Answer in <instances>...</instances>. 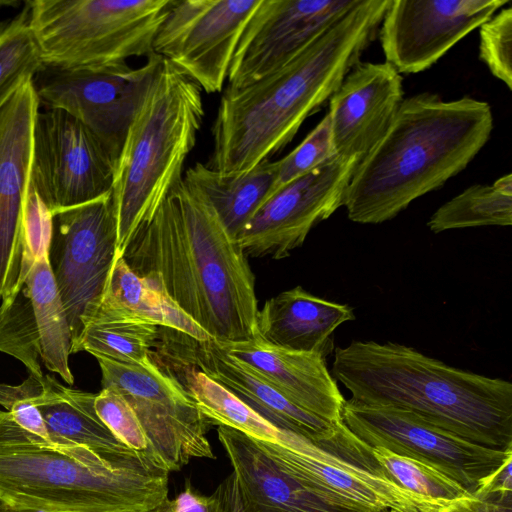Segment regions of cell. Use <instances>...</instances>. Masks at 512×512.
<instances>
[{"instance_id": "18", "label": "cell", "mask_w": 512, "mask_h": 512, "mask_svg": "<svg viewBox=\"0 0 512 512\" xmlns=\"http://www.w3.org/2000/svg\"><path fill=\"white\" fill-rule=\"evenodd\" d=\"M217 434L232 466L214 492L219 512H366L306 487L244 433L218 426Z\"/></svg>"}, {"instance_id": "2", "label": "cell", "mask_w": 512, "mask_h": 512, "mask_svg": "<svg viewBox=\"0 0 512 512\" xmlns=\"http://www.w3.org/2000/svg\"><path fill=\"white\" fill-rule=\"evenodd\" d=\"M389 1L361 0L280 69L244 88H226L206 165L244 172L283 149L360 62L378 35Z\"/></svg>"}, {"instance_id": "39", "label": "cell", "mask_w": 512, "mask_h": 512, "mask_svg": "<svg viewBox=\"0 0 512 512\" xmlns=\"http://www.w3.org/2000/svg\"><path fill=\"white\" fill-rule=\"evenodd\" d=\"M13 420L24 430L50 441L45 421L31 398H19L13 401L7 410Z\"/></svg>"}, {"instance_id": "31", "label": "cell", "mask_w": 512, "mask_h": 512, "mask_svg": "<svg viewBox=\"0 0 512 512\" xmlns=\"http://www.w3.org/2000/svg\"><path fill=\"white\" fill-rule=\"evenodd\" d=\"M369 447L389 476L417 495L446 506L473 496L456 480L430 464L398 455L380 446Z\"/></svg>"}, {"instance_id": "1", "label": "cell", "mask_w": 512, "mask_h": 512, "mask_svg": "<svg viewBox=\"0 0 512 512\" xmlns=\"http://www.w3.org/2000/svg\"><path fill=\"white\" fill-rule=\"evenodd\" d=\"M123 257L219 343L257 338L255 276L208 201L182 179L127 244Z\"/></svg>"}, {"instance_id": "5", "label": "cell", "mask_w": 512, "mask_h": 512, "mask_svg": "<svg viewBox=\"0 0 512 512\" xmlns=\"http://www.w3.org/2000/svg\"><path fill=\"white\" fill-rule=\"evenodd\" d=\"M169 473L143 454L47 441L0 411V501L11 510L149 512L168 496Z\"/></svg>"}, {"instance_id": "14", "label": "cell", "mask_w": 512, "mask_h": 512, "mask_svg": "<svg viewBox=\"0 0 512 512\" xmlns=\"http://www.w3.org/2000/svg\"><path fill=\"white\" fill-rule=\"evenodd\" d=\"M261 0H175L153 42L207 93L222 90L242 33Z\"/></svg>"}, {"instance_id": "36", "label": "cell", "mask_w": 512, "mask_h": 512, "mask_svg": "<svg viewBox=\"0 0 512 512\" xmlns=\"http://www.w3.org/2000/svg\"><path fill=\"white\" fill-rule=\"evenodd\" d=\"M23 258L21 284L36 259L49 250L52 235V214L29 185L23 210Z\"/></svg>"}, {"instance_id": "3", "label": "cell", "mask_w": 512, "mask_h": 512, "mask_svg": "<svg viewBox=\"0 0 512 512\" xmlns=\"http://www.w3.org/2000/svg\"><path fill=\"white\" fill-rule=\"evenodd\" d=\"M493 126L486 101H445L430 92L404 98L385 136L352 175L343 198L348 218L360 224L393 219L463 171Z\"/></svg>"}, {"instance_id": "15", "label": "cell", "mask_w": 512, "mask_h": 512, "mask_svg": "<svg viewBox=\"0 0 512 512\" xmlns=\"http://www.w3.org/2000/svg\"><path fill=\"white\" fill-rule=\"evenodd\" d=\"M361 158L335 155L278 188L243 228L237 242L245 255L280 260L302 246L311 229L343 206Z\"/></svg>"}, {"instance_id": "10", "label": "cell", "mask_w": 512, "mask_h": 512, "mask_svg": "<svg viewBox=\"0 0 512 512\" xmlns=\"http://www.w3.org/2000/svg\"><path fill=\"white\" fill-rule=\"evenodd\" d=\"M102 388L119 392L134 410L157 458L169 472L193 458L214 459L207 438L210 422L178 380L150 359L128 364L94 356Z\"/></svg>"}, {"instance_id": "19", "label": "cell", "mask_w": 512, "mask_h": 512, "mask_svg": "<svg viewBox=\"0 0 512 512\" xmlns=\"http://www.w3.org/2000/svg\"><path fill=\"white\" fill-rule=\"evenodd\" d=\"M40 104L33 80L0 108V298L18 293L23 258V210L32 151V130Z\"/></svg>"}, {"instance_id": "24", "label": "cell", "mask_w": 512, "mask_h": 512, "mask_svg": "<svg viewBox=\"0 0 512 512\" xmlns=\"http://www.w3.org/2000/svg\"><path fill=\"white\" fill-rule=\"evenodd\" d=\"M40 381L41 388L31 400L45 421L51 442L83 445L114 458L137 453L122 444L99 418L96 394L65 387L50 375Z\"/></svg>"}, {"instance_id": "30", "label": "cell", "mask_w": 512, "mask_h": 512, "mask_svg": "<svg viewBox=\"0 0 512 512\" xmlns=\"http://www.w3.org/2000/svg\"><path fill=\"white\" fill-rule=\"evenodd\" d=\"M27 7L0 28V108L43 68Z\"/></svg>"}, {"instance_id": "9", "label": "cell", "mask_w": 512, "mask_h": 512, "mask_svg": "<svg viewBox=\"0 0 512 512\" xmlns=\"http://www.w3.org/2000/svg\"><path fill=\"white\" fill-rule=\"evenodd\" d=\"M116 258L112 192L52 214L48 260L67 315L71 354L101 304Z\"/></svg>"}, {"instance_id": "25", "label": "cell", "mask_w": 512, "mask_h": 512, "mask_svg": "<svg viewBox=\"0 0 512 512\" xmlns=\"http://www.w3.org/2000/svg\"><path fill=\"white\" fill-rule=\"evenodd\" d=\"M278 169V160L270 159L236 173H224L198 162L185 172L183 180L208 201L237 241L246 224L275 192Z\"/></svg>"}, {"instance_id": "6", "label": "cell", "mask_w": 512, "mask_h": 512, "mask_svg": "<svg viewBox=\"0 0 512 512\" xmlns=\"http://www.w3.org/2000/svg\"><path fill=\"white\" fill-rule=\"evenodd\" d=\"M204 116L201 88L163 58L114 168L117 257L183 179Z\"/></svg>"}, {"instance_id": "22", "label": "cell", "mask_w": 512, "mask_h": 512, "mask_svg": "<svg viewBox=\"0 0 512 512\" xmlns=\"http://www.w3.org/2000/svg\"><path fill=\"white\" fill-rule=\"evenodd\" d=\"M217 343L257 371L296 406L331 423L342 420L345 398L323 355L283 349L258 337L245 342Z\"/></svg>"}, {"instance_id": "4", "label": "cell", "mask_w": 512, "mask_h": 512, "mask_svg": "<svg viewBox=\"0 0 512 512\" xmlns=\"http://www.w3.org/2000/svg\"><path fill=\"white\" fill-rule=\"evenodd\" d=\"M331 374L353 402L389 406L468 441L512 448V384L450 366L403 344L352 341Z\"/></svg>"}, {"instance_id": "38", "label": "cell", "mask_w": 512, "mask_h": 512, "mask_svg": "<svg viewBox=\"0 0 512 512\" xmlns=\"http://www.w3.org/2000/svg\"><path fill=\"white\" fill-rule=\"evenodd\" d=\"M444 512H512L511 492L473 495L450 505Z\"/></svg>"}, {"instance_id": "35", "label": "cell", "mask_w": 512, "mask_h": 512, "mask_svg": "<svg viewBox=\"0 0 512 512\" xmlns=\"http://www.w3.org/2000/svg\"><path fill=\"white\" fill-rule=\"evenodd\" d=\"M331 122L328 113L284 158L278 160V179L275 191L286 183L312 171L335 156Z\"/></svg>"}, {"instance_id": "13", "label": "cell", "mask_w": 512, "mask_h": 512, "mask_svg": "<svg viewBox=\"0 0 512 512\" xmlns=\"http://www.w3.org/2000/svg\"><path fill=\"white\" fill-rule=\"evenodd\" d=\"M113 181L114 163L96 137L66 111L39 107L30 183L51 214L111 193Z\"/></svg>"}, {"instance_id": "26", "label": "cell", "mask_w": 512, "mask_h": 512, "mask_svg": "<svg viewBox=\"0 0 512 512\" xmlns=\"http://www.w3.org/2000/svg\"><path fill=\"white\" fill-rule=\"evenodd\" d=\"M101 303L198 341L211 339L156 282L135 273L123 256L113 264Z\"/></svg>"}, {"instance_id": "34", "label": "cell", "mask_w": 512, "mask_h": 512, "mask_svg": "<svg viewBox=\"0 0 512 512\" xmlns=\"http://www.w3.org/2000/svg\"><path fill=\"white\" fill-rule=\"evenodd\" d=\"M479 58L491 74L512 89V8H501L479 30Z\"/></svg>"}, {"instance_id": "7", "label": "cell", "mask_w": 512, "mask_h": 512, "mask_svg": "<svg viewBox=\"0 0 512 512\" xmlns=\"http://www.w3.org/2000/svg\"><path fill=\"white\" fill-rule=\"evenodd\" d=\"M175 0H33L29 23L44 65L90 68L150 56Z\"/></svg>"}, {"instance_id": "21", "label": "cell", "mask_w": 512, "mask_h": 512, "mask_svg": "<svg viewBox=\"0 0 512 512\" xmlns=\"http://www.w3.org/2000/svg\"><path fill=\"white\" fill-rule=\"evenodd\" d=\"M403 96V78L389 63L358 62L329 99L335 153L362 160L387 133Z\"/></svg>"}, {"instance_id": "23", "label": "cell", "mask_w": 512, "mask_h": 512, "mask_svg": "<svg viewBox=\"0 0 512 512\" xmlns=\"http://www.w3.org/2000/svg\"><path fill=\"white\" fill-rule=\"evenodd\" d=\"M354 319L350 306L296 286L267 299L258 310L257 337L283 349L325 357L333 349L334 331Z\"/></svg>"}, {"instance_id": "27", "label": "cell", "mask_w": 512, "mask_h": 512, "mask_svg": "<svg viewBox=\"0 0 512 512\" xmlns=\"http://www.w3.org/2000/svg\"><path fill=\"white\" fill-rule=\"evenodd\" d=\"M160 327L125 310L101 303L85 324L73 353L87 351L128 364H142L157 346Z\"/></svg>"}, {"instance_id": "28", "label": "cell", "mask_w": 512, "mask_h": 512, "mask_svg": "<svg viewBox=\"0 0 512 512\" xmlns=\"http://www.w3.org/2000/svg\"><path fill=\"white\" fill-rule=\"evenodd\" d=\"M40 336L41 359L68 384L74 377L68 366L71 333L66 311L52 275L48 251L33 263L25 279Z\"/></svg>"}, {"instance_id": "11", "label": "cell", "mask_w": 512, "mask_h": 512, "mask_svg": "<svg viewBox=\"0 0 512 512\" xmlns=\"http://www.w3.org/2000/svg\"><path fill=\"white\" fill-rule=\"evenodd\" d=\"M163 60L153 53L144 65L66 68L44 65L33 78L39 100L80 121L101 143L114 163L128 128Z\"/></svg>"}, {"instance_id": "29", "label": "cell", "mask_w": 512, "mask_h": 512, "mask_svg": "<svg viewBox=\"0 0 512 512\" xmlns=\"http://www.w3.org/2000/svg\"><path fill=\"white\" fill-rule=\"evenodd\" d=\"M512 224V175L491 185L476 184L441 205L427 226L434 233L451 229L510 226Z\"/></svg>"}, {"instance_id": "37", "label": "cell", "mask_w": 512, "mask_h": 512, "mask_svg": "<svg viewBox=\"0 0 512 512\" xmlns=\"http://www.w3.org/2000/svg\"><path fill=\"white\" fill-rule=\"evenodd\" d=\"M149 512H219V503L215 493L201 494L186 480L183 491L174 499L167 496Z\"/></svg>"}, {"instance_id": "12", "label": "cell", "mask_w": 512, "mask_h": 512, "mask_svg": "<svg viewBox=\"0 0 512 512\" xmlns=\"http://www.w3.org/2000/svg\"><path fill=\"white\" fill-rule=\"evenodd\" d=\"M342 421L368 446L430 464L477 494L491 477L512 460V448H489L432 425L416 415L389 406H369L345 400Z\"/></svg>"}, {"instance_id": "40", "label": "cell", "mask_w": 512, "mask_h": 512, "mask_svg": "<svg viewBox=\"0 0 512 512\" xmlns=\"http://www.w3.org/2000/svg\"><path fill=\"white\" fill-rule=\"evenodd\" d=\"M9 508L0 501V512H8Z\"/></svg>"}, {"instance_id": "20", "label": "cell", "mask_w": 512, "mask_h": 512, "mask_svg": "<svg viewBox=\"0 0 512 512\" xmlns=\"http://www.w3.org/2000/svg\"><path fill=\"white\" fill-rule=\"evenodd\" d=\"M160 333L159 351L194 366L243 400L282 431L313 443L327 437L334 424L293 404L257 371L238 360L216 341L195 340L166 329Z\"/></svg>"}, {"instance_id": "8", "label": "cell", "mask_w": 512, "mask_h": 512, "mask_svg": "<svg viewBox=\"0 0 512 512\" xmlns=\"http://www.w3.org/2000/svg\"><path fill=\"white\" fill-rule=\"evenodd\" d=\"M254 440L296 480L340 504L366 512H444L449 507L397 484L342 420L315 443L298 435L287 445Z\"/></svg>"}, {"instance_id": "17", "label": "cell", "mask_w": 512, "mask_h": 512, "mask_svg": "<svg viewBox=\"0 0 512 512\" xmlns=\"http://www.w3.org/2000/svg\"><path fill=\"white\" fill-rule=\"evenodd\" d=\"M508 0H390L378 35L400 74L429 69Z\"/></svg>"}, {"instance_id": "16", "label": "cell", "mask_w": 512, "mask_h": 512, "mask_svg": "<svg viewBox=\"0 0 512 512\" xmlns=\"http://www.w3.org/2000/svg\"><path fill=\"white\" fill-rule=\"evenodd\" d=\"M360 1L261 0L236 47L227 88H244L280 69Z\"/></svg>"}, {"instance_id": "33", "label": "cell", "mask_w": 512, "mask_h": 512, "mask_svg": "<svg viewBox=\"0 0 512 512\" xmlns=\"http://www.w3.org/2000/svg\"><path fill=\"white\" fill-rule=\"evenodd\" d=\"M94 405L99 418L122 444L165 467L154 453L134 410L119 392L102 388Z\"/></svg>"}, {"instance_id": "32", "label": "cell", "mask_w": 512, "mask_h": 512, "mask_svg": "<svg viewBox=\"0 0 512 512\" xmlns=\"http://www.w3.org/2000/svg\"><path fill=\"white\" fill-rule=\"evenodd\" d=\"M0 351L21 361L42 378L40 336L26 286L0 305Z\"/></svg>"}, {"instance_id": "41", "label": "cell", "mask_w": 512, "mask_h": 512, "mask_svg": "<svg viewBox=\"0 0 512 512\" xmlns=\"http://www.w3.org/2000/svg\"><path fill=\"white\" fill-rule=\"evenodd\" d=\"M8 512H38V511H27V510H11L9 509Z\"/></svg>"}]
</instances>
